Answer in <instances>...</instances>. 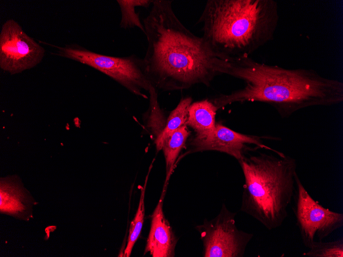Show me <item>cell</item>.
<instances>
[{
    "instance_id": "obj_1",
    "label": "cell",
    "mask_w": 343,
    "mask_h": 257,
    "mask_svg": "<svg viewBox=\"0 0 343 257\" xmlns=\"http://www.w3.org/2000/svg\"><path fill=\"white\" fill-rule=\"evenodd\" d=\"M215 70L243 81V88L211 100L218 109L236 102H263L282 117L313 106H329L343 101V83L307 69H285L257 62L250 57L214 61Z\"/></svg>"
},
{
    "instance_id": "obj_2",
    "label": "cell",
    "mask_w": 343,
    "mask_h": 257,
    "mask_svg": "<svg viewBox=\"0 0 343 257\" xmlns=\"http://www.w3.org/2000/svg\"><path fill=\"white\" fill-rule=\"evenodd\" d=\"M172 1L154 0L143 19L147 47L145 72L155 88L172 90L197 84L209 86L218 75L216 57L202 37L186 28L174 12Z\"/></svg>"
},
{
    "instance_id": "obj_3",
    "label": "cell",
    "mask_w": 343,
    "mask_h": 257,
    "mask_svg": "<svg viewBox=\"0 0 343 257\" xmlns=\"http://www.w3.org/2000/svg\"><path fill=\"white\" fill-rule=\"evenodd\" d=\"M278 21L273 0H208L198 22L212 53L226 59L250 57L273 38Z\"/></svg>"
},
{
    "instance_id": "obj_4",
    "label": "cell",
    "mask_w": 343,
    "mask_h": 257,
    "mask_svg": "<svg viewBox=\"0 0 343 257\" xmlns=\"http://www.w3.org/2000/svg\"><path fill=\"white\" fill-rule=\"evenodd\" d=\"M247 155L238 161L244 177L240 210L268 230L277 229L288 218L294 195L296 160L287 155Z\"/></svg>"
},
{
    "instance_id": "obj_5",
    "label": "cell",
    "mask_w": 343,
    "mask_h": 257,
    "mask_svg": "<svg viewBox=\"0 0 343 257\" xmlns=\"http://www.w3.org/2000/svg\"><path fill=\"white\" fill-rule=\"evenodd\" d=\"M59 56L92 67L124 86L137 95L146 97L142 90L152 85L146 75L143 58L136 55L115 57L97 53L74 44L58 47Z\"/></svg>"
},
{
    "instance_id": "obj_6",
    "label": "cell",
    "mask_w": 343,
    "mask_h": 257,
    "mask_svg": "<svg viewBox=\"0 0 343 257\" xmlns=\"http://www.w3.org/2000/svg\"><path fill=\"white\" fill-rule=\"evenodd\" d=\"M236 212L231 211L225 203L214 219H204L196 226L203 243L204 257H243L254 236L239 230L235 222Z\"/></svg>"
},
{
    "instance_id": "obj_7",
    "label": "cell",
    "mask_w": 343,
    "mask_h": 257,
    "mask_svg": "<svg viewBox=\"0 0 343 257\" xmlns=\"http://www.w3.org/2000/svg\"><path fill=\"white\" fill-rule=\"evenodd\" d=\"M293 212L303 245L308 249L343 226V214L323 207L308 193L295 176Z\"/></svg>"
},
{
    "instance_id": "obj_8",
    "label": "cell",
    "mask_w": 343,
    "mask_h": 257,
    "mask_svg": "<svg viewBox=\"0 0 343 257\" xmlns=\"http://www.w3.org/2000/svg\"><path fill=\"white\" fill-rule=\"evenodd\" d=\"M44 48L23 30L17 22L8 19L0 33V67L11 74L32 68L43 60Z\"/></svg>"
},
{
    "instance_id": "obj_9",
    "label": "cell",
    "mask_w": 343,
    "mask_h": 257,
    "mask_svg": "<svg viewBox=\"0 0 343 257\" xmlns=\"http://www.w3.org/2000/svg\"><path fill=\"white\" fill-rule=\"evenodd\" d=\"M263 139L279 141L278 137L260 136L236 132L220 123H217L213 131L202 138L193 137L190 142L191 151H217L227 154L238 161L242 159L248 152L257 148L270 150L278 155L283 156V153L273 149L263 143Z\"/></svg>"
},
{
    "instance_id": "obj_10",
    "label": "cell",
    "mask_w": 343,
    "mask_h": 257,
    "mask_svg": "<svg viewBox=\"0 0 343 257\" xmlns=\"http://www.w3.org/2000/svg\"><path fill=\"white\" fill-rule=\"evenodd\" d=\"M167 183H165L158 203L151 215L149 233L144 253L153 257H173L177 239L168 220L165 218L163 205Z\"/></svg>"
},
{
    "instance_id": "obj_11",
    "label": "cell",
    "mask_w": 343,
    "mask_h": 257,
    "mask_svg": "<svg viewBox=\"0 0 343 257\" xmlns=\"http://www.w3.org/2000/svg\"><path fill=\"white\" fill-rule=\"evenodd\" d=\"M15 178L1 181V211L18 218L29 215L31 211V199Z\"/></svg>"
},
{
    "instance_id": "obj_12",
    "label": "cell",
    "mask_w": 343,
    "mask_h": 257,
    "mask_svg": "<svg viewBox=\"0 0 343 257\" xmlns=\"http://www.w3.org/2000/svg\"><path fill=\"white\" fill-rule=\"evenodd\" d=\"M218 109L211 100H203L192 103L188 110L186 125L192 128L194 137L202 138L212 133L216 127Z\"/></svg>"
},
{
    "instance_id": "obj_13",
    "label": "cell",
    "mask_w": 343,
    "mask_h": 257,
    "mask_svg": "<svg viewBox=\"0 0 343 257\" xmlns=\"http://www.w3.org/2000/svg\"><path fill=\"white\" fill-rule=\"evenodd\" d=\"M189 135V132L185 125L174 131L162 143L160 150L163 151L165 160L166 176L165 183H168L175 162L185 146Z\"/></svg>"
},
{
    "instance_id": "obj_14",
    "label": "cell",
    "mask_w": 343,
    "mask_h": 257,
    "mask_svg": "<svg viewBox=\"0 0 343 257\" xmlns=\"http://www.w3.org/2000/svg\"><path fill=\"white\" fill-rule=\"evenodd\" d=\"M192 103V98L190 97L183 98L171 112L165 126L155 140L157 151L160 150L162 144L166 138L181 126L186 125L188 110Z\"/></svg>"
},
{
    "instance_id": "obj_15",
    "label": "cell",
    "mask_w": 343,
    "mask_h": 257,
    "mask_svg": "<svg viewBox=\"0 0 343 257\" xmlns=\"http://www.w3.org/2000/svg\"><path fill=\"white\" fill-rule=\"evenodd\" d=\"M121 12V28L124 29L139 28L145 33L143 25L141 23L139 15L135 12V7L138 6L148 8L153 1L150 0H118Z\"/></svg>"
},
{
    "instance_id": "obj_16",
    "label": "cell",
    "mask_w": 343,
    "mask_h": 257,
    "mask_svg": "<svg viewBox=\"0 0 343 257\" xmlns=\"http://www.w3.org/2000/svg\"><path fill=\"white\" fill-rule=\"evenodd\" d=\"M148 174L146 178L144 185L141 188L139 203L134 220L131 221L129 230L126 247L124 252V256L129 257L134 246L138 239L142 230L145 214L144 197Z\"/></svg>"
},
{
    "instance_id": "obj_17",
    "label": "cell",
    "mask_w": 343,
    "mask_h": 257,
    "mask_svg": "<svg viewBox=\"0 0 343 257\" xmlns=\"http://www.w3.org/2000/svg\"><path fill=\"white\" fill-rule=\"evenodd\" d=\"M302 255L308 257H343V239L315 242Z\"/></svg>"
}]
</instances>
